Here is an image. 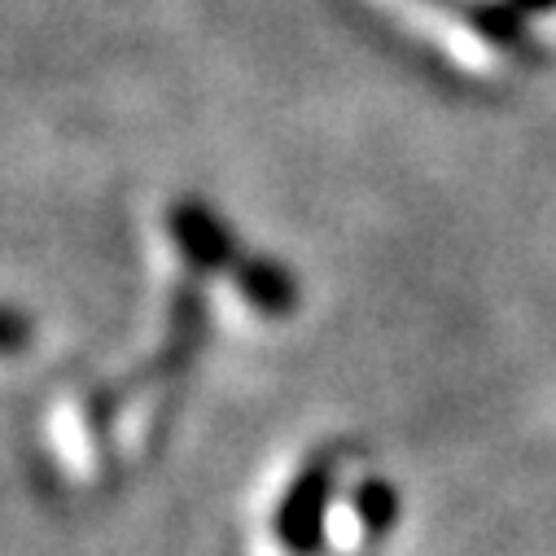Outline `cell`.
I'll return each mask as SVG.
<instances>
[{
	"label": "cell",
	"instance_id": "obj_1",
	"mask_svg": "<svg viewBox=\"0 0 556 556\" xmlns=\"http://www.w3.org/2000/svg\"><path fill=\"white\" fill-rule=\"evenodd\" d=\"M333 486H338L333 456H312L286 486L281 504H276V517H271V530L294 556H312L325 543V517L333 504Z\"/></svg>",
	"mask_w": 556,
	"mask_h": 556
},
{
	"label": "cell",
	"instance_id": "obj_2",
	"mask_svg": "<svg viewBox=\"0 0 556 556\" xmlns=\"http://www.w3.org/2000/svg\"><path fill=\"white\" fill-rule=\"evenodd\" d=\"M167 232H172V245L180 250V258L202 276L232 271L241 258L232 228L198 198H180L167 206Z\"/></svg>",
	"mask_w": 556,
	"mask_h": 556
},
{
	"label": "cell",
	"instance_id": "obj_3",
	"mask_svg": "<svg viewBox=\"0 0 556 556\" xmlns=\"http://www.w3.org/2000/svg\"><path fill=\"white\" fill-rule=\"evenodd\" d=\"M426 5L439 10V14H447V18H460L478 40L495 45L508 58L543 62V49L521 27V10H513V5H486V0H426Z\"/></svg>",
	"mask_w": 556,
	"mask_h": 556
},
{
	"label": "cell",
	"instance_id": "obj_4",
	"mask_svg": "<svg viewBox=\"0 0 556 556\" xmlns=\"http://www.w3.org/2000/svg\"><path fill=\"white\" fill-rule=\"evenodd\" d=\"M232 286L237 294L267 320H286L299 307V281L286 263H276L267 254H241L232 267Z\"/></svg>",
	"mask_w": 556,
	"mask_h": 556
},
{
	"label": "cell",
	"instance_id": "obj_5",
	"mask_svg": "<svg viewBox=\"0 0 556 556\" xmlns=\"http://www.w3.org/2000/svg\"><path fill=\"white\" fill-rule=\"evenodd\" d=\"M351 504H355V517L364 521V530H368V534H386V530L394 526L399 500H394V486H386L381 478L359 482V486H355V495H351Z\"/></svg>",
	"mask_w": 556,
	"mask_h": 556
},
{
	"label": "cell",
	"instance_id": "obj_6",
	"mask_svg": "<svg viewBox=\"0 0 556 556\" xmlns=\"http://www.w3.org/2000/svg\"><path fill=\"white\" fill-rule=\"evenodd\" d=\"M31 338H36L31 320H27L18 307L0 303V355H23V351L31 346Z\"/></svg>",
	"mask_w": 556,
	"mask_h": 556
},
{
	"label": "cell",
	"instance_id": "obj_7",
	"mask_svg": "<svg viewBox=\"0 0 556 556\" xmlns=\"http://www.w3.org/2000/svg\"><path fill=\"white\" fill-rule=\"evenodd\" d=\"M508 5L521 14H547V10H556V0H508Z\"/></svg>",
	"mask_w": 556,
	"mask_h": 556
}]
</instances>
